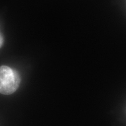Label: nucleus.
Returning <instances> with one entry per match:
<instances>
[{
    "label": "nucleus",
    "instance_id": "f257e3e1",
    "mask_svg": "<svg viewBox=\"0 0 126 126\" xmlns=\"http://www.w3.org/2000/svg\"><path fill=\"white\" fill-rule=\"evenodd\" d=\"M20 76L10 67H0V93L10 94L16 92L20 83Z\"/></svg>",
    "mask_w": 126,
    "mask_h": 126
},
{
    "label": "nucleus",
    "instance_id": "f03ea898",
    "mask_svg": "<svg viewBox=\"0 0 126 126\" xmlns=\"http://www.w3.org/2000/svg\"><path fill=\"white\" fill-rule=\"evenodd\" d=\"M3 44H4V36L0 32V48H1V46H3Z\"/></svg>",
    "mask_w": 126,
    "mask_h": 126
}]
</instances>
